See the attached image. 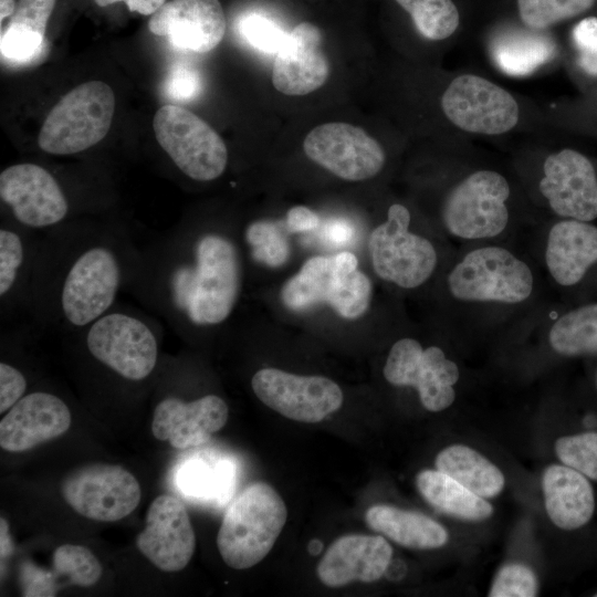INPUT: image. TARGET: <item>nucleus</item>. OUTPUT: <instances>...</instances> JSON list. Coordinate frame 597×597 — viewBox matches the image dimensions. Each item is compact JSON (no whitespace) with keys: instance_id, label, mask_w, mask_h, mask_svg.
<instances>
[{"instance_id":"f257e3e1","label":"nucleus","mask_w":597,"mask_h":597,"mask_svg":"<svg viewBox=\"0 0 597 597\" xmlns=\"http://www.w3.org/2000/svg\"><path fill=\"white\" fill-rule=\"evenodd\" d=\"M114 221L72 220L40 232L27 316L39 328L74 333L111 310L139 254Z\"/></svg>"},{"instance_id":"f03ea898","label":"nucleus","mask_w":597,"mask_h":597,"mask_svg":"<svg viewBox=\"0 0 597 597\" xmlns=\"http://www.w3.org/2000/svg\"><path fill=\"white\" fill-rule=\"evenodd\" d=\"M241 286V256L230 234L182 222L140 245L125 291L168 327L191 337L228 321Z\"/></svg>"},{"instance_id":"7ed1b4c3","label":"nucleus","mask_w":597,"mask_h":597,"mask_svg":"<svg viewBox=\"0 0 597 597\" xmlns=\"http://www.w3.org/2000/svg\"><path fill=\"white\" fill-rule=\"evenodd\" d=\"M161 332L163 324L155 315L117 302L72 334L94 363L123 380L138 384L157 368Z\"/></svg>"},{"instance_id":"20e7f679","label":"nucleus","mask_w":597,"mask_h":597,"mask_svg":"<svg viewBox=\"0 0 597 597\" xmlns=\"http://www.w3.org/2000/svg\"><path fill=\"white\" fill-rule=\"evenodd\" d=\"M286 520V505L273 486L249 484L228 506L217 534L223 562L234 569L256 565L274 546Z\"/></svg>"},{"instance_id":"39448f33","label":"nucleus","mask_w":597,"mask_h":597,"mask_svg":"<svg viewBox=\"0 0 597 597\" xmlns=\"http://www.w3.org/2000/svg\"><path fill=\"white\" fill-rule=\"evenodd\" d=\"M373 286L358 270L352 252L332 256L317 255L304 262L300 271L281 290L283 304L292 311H304L327 303L343 318L356 320L368 310Z\"/></svg>"},{"instance_id":"423d86ee","label":"nucleus","mask_w":597,"mask_h":597,"mask_svg":"<svg viewBox=\"0 0 597 597\" xmlns=\"http://www.w3.org/2000/svg\"><path fill=\"white\" fill-rule=\"evenodd\" d=\"M447 286L460 302L515 305L532 295L534 275L512 251L484 245L470 250L453 265Z\"/></svg>"},{"instance_id":"0eeeda50","label":"nucleus","mask_w":597,"mask_h":597,"mask_svg":"<svg viewBox=\"0 0 597 597\" xmlns=\"http://www.w3.org/2000/svg\"><path fill=\"white\" fill-rule=\"evenodd\" d=\"M115 109L109 85L91 81L66 93L48 114L38 145L51 155H74L100 143L108 133Z\"/></svg>"},{"instance_id":"6e6552de","label":"nucleus","mask_w":597,"mask_h":597,"mask_svg":"<svg viewBox=\"0 0 597 597\" xmlns=\"http://www.w3.org/2000/svg\"><path fill=\"white\" fill-rule=\"evenodd\" d=\"M153 126L158 144L184 176L207 182L223 175L228 165L227 146L202 118L167 104L156 112Z\"/></svg>"},{"instance_id":"1a4fd4ad","label":"nucleus","mask_w":597,"mask_h":597,"mask_svg":"<svg viewBox=\"0 0 597 597\" xmlns=\"http://www.w3.org/2000/svg\"><path fill=\"white\" fill-rule=\"evenodd\" d=\"M0 199L8 218L42 232L72 221V198L61 180L48 168L21 163L0 174Z\"/></svg>"},{"instance_id":"9d476101","label":"nucleus","mask_w":597,"mask_h":597,"mask_svg":"<svg viewBox=\"0 0 597 597\" xmlns=\"http://www.w3.org/2000/svg\"><path fill=\"white\" fill-rule=\"evenodd\" d=\"M409 224V210L394 203L388 209L387 220L373 230L368 242L376 274L402 289L422 285L438 264L434 245L427 238L411 232Z\"/></svg>"},{"instance_id":"9b49d317","label":"nucleus","mask_w":597,"mask_h":597,"mask_svg":"<svg viewBox=\"0 0 597 597\" xmlns=\"http://www.w3.org/2000/svg\"><path fill=\"white\" fill-rule=\"evenodd\" d=\"M510 185L493 170H478L458 184L447 196L442 220L447 231L462 240L500 235L510 220L506 201Z\"/></svg>"},{"instance_id":"f8f14e48","label":"nucleus","mask_w":597,"mask_h":597,"mask_svg":"<svg viewBox=\"0 0 597 597\" xmlns=\"http://www.w3.org/2000/svg\"><path fill=\"white\" fill-rule=\"evenodd\" d=\"M65 502L80 515L101 522H114L130 514L139 504L137 479L121 465L91 463L63 479Z\"/></svg>"},{"instance_id":"ddd939ff","label":"nucleus","mask_w":597,"mask_h":597,"mask_svg":"<svg viewBox=\"0 0 597 597\" xmlns=\"http://www.w3.org/2000/svg\"><path fill=\"white\" fill-rule=\"evenodd\" d=\"M386 380L394 386H411L422 406L432 412L450 407L455 400L458 365L438 346L423 348L413 338L398 339L391 346L384 366Z\"/></svg>"},{"instance_id":"4468645a","label":"nucleus","mask_w":597,"mask_h":597,"mask_svg":"<svg viewBox=\"0 0 597 597\" xmlns=\"http://www.w3.org/2000/svg\"><path fill=\"white\" fill-rule=\"evenodd\" d=\"M254 395L280 415L315 423L339 409L343 391L324 376H302L276 368L259 369L251 379Z\"/></svg>"},{"instance_id":"2eb2a0df","label":"nucleus","mask_w":597,"mask_h":597,"mask_svg":"<svg viewBox=\"0 0 597 597\" xmlns=\"http://www.w3.org/2000/svg\"><path fill=\"white\" fill-rule=\"evenodd\" d=\"M441 107L458 128L484 135L512 129L520 115L516 101L506 90L472 74L460 75L449 84Z\"/></svg>"},{"instance_id":"dca6fc26","label":"nucleus","mask_w":597,"mask_h":597,"mask_svg":"<svg viewBox=\"0 0 597 597\" xmlns=\"http://www.w3.org/2000/svg\"><path fill=\"white\" fill-rule=\"evenodd\" d=\"M305 155L335 176L360 181L376 176L385 165L380 144L363 128L346 123H326L304 138Z\"/></svg>"},{"instance_id":"f3484780","label":"nucleus","mask_w":597,"mask_h":597,"mask_svg":"<svg viewBox=\"0 0 597 597\" xmlns=\"http://www.w3.org/2000/svg\"><path fill=\"white\" fill-rule=\"evenodd\" d=\"M543 172L540 190L557 216L587 222L597 219V175L585 155L562 149L545 159Z\"/></svg>"},{"instance_id":"a211bd4d","label":"nucleus","mask_w":597,"mask_h":597,"mask_svg":"<svg viewBox=\"0 0 597 597\" xmlns=\"http://www.w3.org/2000/svg\"><path fill=\"white\" fill-rule=\"evenodd\" d=\"M136 546L164 572H178L187 566L196 548V535L179 499L161 494L151 502L145 528L136 537Z\"/></svg>"},{"instance_id":"6ab92c4d","label":"nucleus","mask_w":597,"mask_h":597,"mask_svg":"<svg viewBox=\"0 0 597 597\" xmlns=\"http://www.w3.org/2000/svg\"><path fill=\"white\" fill-rule=\"evenodd\" d=\"M228 415V405L218 395L208 394L190 401L170 395L155 406L151 431L158 440L186 449L207 442L227 423Z\"/></svg>"},{"instance_id":"aec40b11","label":"nucleus","mask_w":597,"mask_h":597,"mask_svg":"<svg viewBox=\"0 0 597 597\" xmlns=\"http://www.w3.org/2000/svg\"><path fill=\"white\" fill-rule=\"evenodd\" d=\"M148 29L176 48L207 53L223 39L226 17L219 0H171L151 14Z\"/></svg>"},{"instance_id":"412c9836","label":"nucleus","mask_w":597,"mask_h":597,"mask_svg":"<svg viewBox=\"0 0 597 597\" xmlns=\"http://www.w3.org/2000/svg\"><path fill=\"white\" fill-rule=\"evenodd\" d=\"M72 421L69 406L59 396L35 390L23 396L0 422V446L22 452L62 436Z\"/></svg>"},{"instance_id":"4be33fe9","label":"nucleus","mask_w":597,"mask_h":597,"mask_svg":"<svg viewBox=\"0 0 597 597\" xmlns=\"http://www.w3.org/2000/svg\"><path fill=\"white\" fill-rule=\"evenodd\" d=\"M322 32L310 23L301 22L275 54L272 84L289 96L305 95L320 88L327 80L329 64L322 50Z\"/></svg>"},{"instance_id":"5701e85b","label":"nucleus","mask_w":597,"mask_h":597,"mask_svg":"<svg viewBox=\"0 0 597 597\" xmlns=\"http://www.w3.org/2000/svg\"><path fill=\"white\" fill-rule=\"evenodd\" d=\"M391 556L392 548L383 536L348 534L329 545L316 572L320 580L332 588L352 582L371 583L386 574Z\"/></svg>"},{"instance_id":"b1692460","label":"nucleus","mask_w":597,"mask_h":597,"mask_svg":"<svg viewBox=\"0 0 597 597\" xmlns=\"http://www.w3.org/2000/svg\"><path fill=\"white\" fill-rule=\"evenodd\" d=\"M40 232L6 219L0 226V316L27 314Z\"/></svg>"},{"instance_id":"393cba45","label":"nucleus","mask_w":597,"mask_h":597,"mask_svg":"<svg viewBox=\"0 0 597 597\" xmlns=\"http://www.w3.org/2000/svg\"><path fill=\"white\" fill-rule=\"evenodd\" d=\"M544 256L556 284H578L597 263V226L575 219L557 221L548 231Z\"/></svg>"},{"instance_id":"a878e982","label":"nucleus","mask_w":597,"mask_h":597,"mask_svg":"<svg viewBox=\"0 0 597 597\" xmlns=\"http://www.w3.org/2000/svg\"><path fill=\"white\" fill-rule=\"evenodd\" d=\"M542 488L547 515L559 528H579L591 519L594 491L577 470L565 464L549 465L543 473Z\"/></svg>"},{"instance_id":"bb28decb","label":"nucleus","mask_w":597,"mask_h":597,"mask_svg":"<svg viewBox=\"0 0 597 597\" xmlns=\"http://www.w3.org/2000/svg\"><path fill=\"white\" fill-rule=\"evenodd\" d=\"M56 0H19L9 23L2 29L1 56L23 64L40 56L46 24Z\"/></svg>"},{"instance_id":"cd10ccee","label":"nucleus","mask_w":597,"mask_h":597,"mask_svg":"<svg viewBox=\"0 0 597 597\" xmlns=\"http://www.w3.org/2000/svg\"><path fill=\"white\" fill-rule=\"evenodd\" d=\"M365 520L371 530L405 547L431 549L448 541L442 525L418 512L377 504L367 510Z\"/></svg>"},{"instance_id":"c85d7f7f","label":"nucleus","mask_w":597,"mask_h":597,"mask_svg":"<svg viewBox=\"0 0 597 597\" xmlns=\"http://www.w3.org/2000/svg\"><path fill=\"white\" fill-rule=\"evenodd\" d=\"M491 52L496 65L506 74L532 73L556 55L554 40L543 30H511L493 39Z\"/></svg>"},{"instance_id":"c756f323","label":"nucleus","mask_w":597,"mask_h":597,"mask_svg":"<svg viewBox=\"0 0 597 597\" xmlns=\"http://www.w3.org/2000/svg\"><path fill=\"white\" fill-rule=\"evenodd\" d=\"M416 484L422 498L431 506L448 515L468 521H481L493 513L492 505L482 496L474 494L439 470L419 472Z\"/></svg>"},{"instance_id":"7c9ffc66","label":"nucleus","mask_w":597,"mask_h":597,"mask_svg":"<svg viewBox=\"0 0 597 597\" xmlns=\"http://www.w3.org/2000/svg\"><path fill=\"white\" fill-rule=\"evenodd\" d=\"M436 468L482 498L496 496L504 488L505 480L500 469L463 444L441 450L436 458Z\"/></svg>"},{"instance_id":"2f4dec72","label":"nucleus","mask_w":597,"mask_h":597,"mask_svg":"<svg viewBox=\"0 0 597 597\" xmlns=\"http://www.w3.org/2000/svg\"><path fill=\"white\" fill-rule=\"evenodd\" d=\"M548 342L554 352L564 356L597 353V302L557 317L549 328Z\"/></svg>"},{"instance_id":"473e14b6","label":"nucleus","mask_w":597,"mask_h":597,"mask_svg":"<svg viewBox=\"0 0 597 597\" xmlns=\"http://www.w3.org/2000/svg\"><path fill=\"white\" fill-rule=\"evenodd\" d=\"M231 482L232 469L226 461L210 463L193 459L186 462L178 474L180 490L203 500L223 498Z\"/></svg>"},{"instance_id":"72a5a7b5","label":"nucleus","mask_w":597,"mask_h":597,"mask_svg":"<svg viewBox=\"0 0 597 597\" xmlns=\"http://www.w3.org/2000/svg\"><path fill=\"white\" fill-rule=\"evenodd\" d=\"M51 573L57 588L64 585L88 587L100 579L102 566L88 548L64 544L53 553Z\"/></svg>"},{"instance_id":"f704fd0d","label":"nucleus","mask_w":597,"mask_h":597,"mask_svg":"<svg viewBox=\"0 0 597 597\" xmlns=\"http://www.w3.org/2000/svg\"><path fill=\"white\" fill-rule=\"evenodd\" d=\"M396 1L410 14L417 30L426 39H447L459 25V12L451 0Z\"/></svg>"},{"instance_id":"c9c22d12","label":"nucleus","mask_w":597,"mask_h":597,"mask_svg":"<svg viewBox=\"0 0 597 597\" xmlns=\"http://www.w3.org/2000/svg\"><path fill=\"white\" fill-rule=\"evenodd\" d=\"M596 0H517L522 22L533 30H545L563 20L590 10Z\"/></svg>"},{"instance_id":"e433bc0d","label":"nucleus","mask_w":597,"mask_h":597,"mask_svg":"<svg viewBox=\"0 0 597 597\" xmlns=\"http://www.w3.org/2000/svg\"><path fill=\"white\" fill-rule=\"evenodd\" d=\"M243 239L252 260L258 263L280 266L289 258L286 238L276 224L268 220L250 222L243 231Z\"/></svg>"},{"instance_id":"4c0bfd02","label":"nucleus","mask_w":597,"mask_h":597,"mask_svg":"<svg viewBox=\"0 0 597 597\" xmlns=\"http://www.w3.org/2000/svg\"><path fill=\"white\" fill-rule=\"evenodd\" d=\"M555 452L565 465L597 480V432L562 437L555 442Z\"/></svg>"},{"instance_id":"58836bf2","label":"nucleus","mask_w":597,"mask_h":597,"mask_svg":"<svg viewBox=\"0 0 597 597\" xmlns=\"http://www.w3.org/2000/svg\"><path fill=\"white\" fill-rule=\"evenodd\" d=\"M239 33L255 50L276 54L285 43L290 31H285L271 18L253 12L245 14L239 22Z\"/></svg>"},{"instance_id":"ea45409f","label":"nucleus","mask_w":597,"mask_h":597,"mask_svg":"<svg viewBox=\"0 0 597 597\" xmlns=\"http://www.w3.org/2000/svg\"><path fill=\"white\" fill-rule=\"evenodd\" d=\"M537 579L533 570L523 564H507L496 574L490 597H534L537 595Z\"/></svg>"},{"instance_id":"a19ab883","label":"nucleus","mask_w":597,"mask_h":597,"mask_svg":"<svg viewBox=\"0 0 597 597\" xmlns=\"http://www.w3.org/2000/svg\"><path fill=\"white\" fill-rule=\"evenodd\" d=\"M572 39L578 66L587 75L597 76V17H587L577 22Z\"/></svg>"},{"instance_id":"79ce46f5","label":"nucleus","mask_w":597,"mask_h":597,"mask_svg":"<svg viewBox=\"0 0 597 597\" xmlns=\"http://www.w3.org/2000/svg\"><path fill=\"white\" fill-rule=\"evenodd\" d=\"M202 90L200 73L187 65H175L166 81V94L177 101H190L199 96Z\"/></svg>"},{"instance_id":"37998d69","label":"nucleus","mask_w":597,"mask_h":597,"mask_svg":"<svg viewBox=\"0 0 597 597\" xmlns=\"http://www.w3.org/2000/svg\"><path fill=\"white\" fill-rule=\"evenodd\" d=\"M28 388V380L21 369L2 360L0 363V412L8 411L18 402Z\"/></svg>"},{"instance_id":"c03bdc74","label":"nucleus","mask_w":597,"mask_h":597,"mask_svg":"<svg viewBox=\"0 0 597 597\" xmlns=\"http://www.w3.org/2000/svg\"><path fill=\"white\" fill-rule=\"evenodd\" d=\"M20 579L23 596H55V593L59 589L51 570L40 568L31 562H25L21 565Z\"/></svg>"},{"instance_id":"a18cd8bd","label":"nucleus","mask_w":597,"mask_h":597,"mask_svg":"<svg viewBox=\"0 0 597 597\" xmlns=\"http://www.w3.org/2000/svg\"><path fill=\"white\" fill-rule=\"evenodd\" d=\"M320 217L305 206H295L287 211L286 224L291 232H304L315 229Z\"/></svg>"},{"instance_id":"49530a36","label":"nucleus","mask_w":597,"mask_h":597,"mask_svg":"<svg viewBox=\"0 0 597 597\" xmlns=\"http://www.w3.org/2000/svg\"><path fill=\"white\" fill-rule=\"evenodd\" d=\"M100 7H107L115 2H125L129 11L137 12L143 15L154 14L166 0H94Z\"/></svg>"},{"instance_id":"de8ad7c7","label":"nucleus","mask_w":597,"mask_h":597,"mask_svg":"<svg viewBox=\"0 0 597 597\" xmlns=\"http://www.w3.org/2000/svg\"><path fill=\"white\" fill-rule=\"evenodd\" d=\"M352 235V227L343 220L331 221L326 227V237L333 242L344 243L348 241Z\"/></svg>"},{"instance_id":"09e8293b","label":"nucleus","mask_w":597,"mask_h":597,"mask_svg":"<svg viewBox=\"0 0 597 597\" xmlns=\"http://www.w3.org/2000/svg\"><path fill=\"white\" fill-rule=\"evenodd\" d=\"M0 544H1V561L8 558L13 552V544L9 533V526L7 521L1 516L0 519Z\"/></svg>"},{"instance_id":"8fccbe9b","label":"nucleus","mask_w":597,"mask_h":597,"mask_svg":"<svg viewBox=\"0 0 597 597\" xmlns=\"http://www.w3.org/2000/svg\"><path fill=\"white\" fill-rule=\"evenodd\" d=\"M15 6L14 0H0V20L3 21L4 18L12 15Z\"/></svg>"},{"instance_id":"3c124183","label":"nucleus","mask_w":597,"mask_h":597,"mask_svg":"<svg viewBox=\"0 0 597 597\" xmlns=\"http://www.w3.org/2000/svg\"><path fill=\"white\" fill-rule=\"evenodd\" d=\"M308 551L313 555H317L322 551V543L317 540H314L308 545Z\"/></svg>"},{"instance_id":"603ef678","label":"nucleus","mask_w":597,"mask_h":597,"mask_svg":"<svg viewBox=\"0 0 597 597\" xmlns=\"http://www.w3.org/2000/svg\"><path fill=\"white\" fill-rule=\"evenodd\" d=\"M596 385H597V375H596Z\"/></svg>"},{"instance_id":"864d4df0","label":"nucleus","mask_w":597,"mask_h":597,"mask_svg":"<svg viewBox=\"0 0 597 597\" xmlns=\"http://www.w3.org/2000/svg\"><path fill=\"white\" fill-rule=\"evenodd\" d=\"M595 597H597V594H595Z\"/></svg>"}]
</instances>
